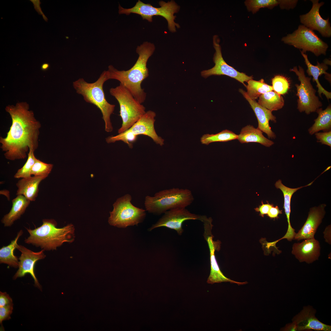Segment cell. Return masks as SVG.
Returning a JSON list of instances; mask_svg holds the SVG:
<instances>
[{"label":"cell","mask_w":331,"mask_h":331,"mask_svg":"<svg viewBox=\"0 0 331 331\" xmlns=\"http://www.w3.org/2000/svg\"><path fill=\"white\" fill-rule=\"evenodd\" d=\"M320 252L319 243L314 238L306 239L301 243H295L292 253L299 262L310 264L318 259Z\"/></svg>","instance_id":"19"},{"label":"cell","mask_w":331,"mask_h":331,"mask_svg":"<svg viewBox=\"0 0 331 331\" xmlns=\"http://www.w3.org/2000/svg\"><path fill=\"white\" fill-rule=\"evenodd\" d=\"M238 137V135L226 129L215 134H204L201 138L200 141L202 144L208 145L213 142H224L237 139Z\"/></svg>","instance_id":"30"},{"label":"cell","mask_w":331,"mask_h":331,"mask_svg":"<svg viewBox=\"0 0 331 331\" xmlns=\"http://www.w3.org/2000/svg\"><path fill=\"white\" fill-rule=\"evenodd\" d=\"M279 5L281 9L289 10L295 8L298 2L297 0H279Z\"/></svg>","instance_id":"37"},{"label":"cell","mask_w":331,"mask_h":331,"mask_svg":"<svg viewBox=\"0 0 331 331\" xmlns=\"http://www.w3.org/2000/svg\"><path fill=\"white\" fill-rule=\"evenodd\" d=\"M294 67L290 71L294 72L298 77L300 83L295 85L298 97L297 108L300 112H305L307 114L316 112L322 105L315 94L316 90L311 83V78L306 77L303 69L301 66Z\"/></svg>","instance_id":"10"},{"label":"cell","mask_w":331,"mask_h":331,"mask_svg":"<svg viewBox=\"0 0 331 331\" xmlns=\"http://www.w3.org/2000/svg\"><path fill=\"white\" fill-rule=\"evenodd\" d=\"M258 103L272 112L282 108L284 105V100L280 95L271 91L261 95L259 97Z\"/></svg>","instance_id":"28"},{"label":"cell","mask_w":331,"mask_h":331,"mask_svg":"<svg viewBox=\"0 0 331 331\" xmlns=\"http://www.w3.org/2000/svg\"><path fill=\"white\" fill-rule=\"evenodd\" d=\"M56 226L53 219H44L40 226L33 230L26 228L30 235L25 239V242L40 247L44 251H50L56 249L64 242L73 241L75 229L72 224L61 228Z\"/></svg>","instance_id":"3"},{"label":"cell","mask_w":331,"mask_h":331,"mask_svg":"<svg viewBox=\"0 0 331 331\" xmlns=\"http://www.w3.org/2000/svg\"><path fill=\"white\" fill-rule=\"evenodd\" d=\"M204 236L205 237V238L209 247L211 264L210 273L208 278L207 283L213 284L215 283L230 282L231 283L237 284L239 285L247 283H248L246 281L240 282L234 281L227 278L223 275L220 270L215 253L217 249L220 248V243L219 242V241H213L212 235L207 236L204 234Z\"/></svg>","instance_id":"20"},{"label":"cell","mask_w":331,"mask_h":331,"mask_svg":"<svg viewBox=\"0 0 331 331\" xmlns=\"http://www.w3.org/2000/svg\"><path fill=\"white\" fill-rule=\"evenodd\" d=\"M281 41L284 43L301 49L305 53L310 51L317 56L326 55L328 45L317 35L314 31L302 25L291 33L283 37Z\"/></svg>","instance_id":"9"},{"label":"cell","mask_w":331,"mask_h":331,"mask_svg":"<svg viewBox=\"0 0 331 331\" xmlns=\"http://www.w3.org/2000/svg\"><path fill=\"white\" fill-rule=\"evenodd\" d=\"M34 152L32 150H29L26 162L22 167L18 170L14 176V178H26L31 177L30 174L31 170L36 158L35 156Z\"/></svg>","instance_id":"32"},{"label":"cell","mask_w":331,"mask_h":331,"mask_svg":"<svg viewBox=\"0 0 331 331\" xmlns=\"http://www.w3.org/2000/svg\"><path fill=\"white\" fill-rule=\"evenodd\" d=\"M317 142L331 147V131L317 132L314 134Z\"/></svg>","instance_id":"36"},{"label":"cell","mask_w":331,"mask_h":331,"mask_svg":"<svg viewBox=\"0 0 331 331\" xmlns=\"http://www.w3.org/2000/svg\"><path fill=\"white\" fill-rule=\"evenodd\" d=\"M325 205L321 204L310 209L305 223L296 233L294 239L299 241L302 239L313 238L318 227L322 222L325 214Z\"/></svg>","instance_id":"18"},{"label":"cell","mask_w":331,"mask_h":331,"mask_svg":"<svg viewBox=\"0 0 331 331\" xmlns=\"http://www.w3.org/2000/svg\"><path fill=\"white\" fill-rule=\"evenodd\" d=\"M46 178L34 176L20 180L16 184L18 188L16 195H22L30 201H35L38 195L39 185Z\"/></svg>","instance_id":"22"},{"label":"cell","mask_w":331,"mask_h":331,"mask_svg":"<svg viewBox=\"0 0 331 331\" xmlns=\"http://www.w3.org/2000/svg\"><path fill=\"white\" fill-rule=\"evenodd\" d=\"M5 110L10 116L12 124L6 136L0 137V147L8 160L24 159L28 150L35 152L38 148L41 124L26 102L9 105Z\"/></svg>","instance_id":"1"},{"label":"cell","mask_w":331,"mask_h":331,"mask_svg":"<svg viewBox=\"0 0 331 331\" xmlns=\"http://www.w3.org/2000/svg\"><path fill=\"white\" fill-rule=\"evenodd\" d=\"M281 330L283 331H297V326L296 323L292 321L291 323L286 324L285 327L282 328Z\"/></svg>","instance_id":"42"},{"label":"cell","mask_w":331,"mask_h":331,"mask_svg":"<svg viewBox=\"0 0 331 331\" xmlns=\"http://www.w3.org/2000/svg\"><path fill=\"white\" fill-rule=\"evenodd\" d=\"M13 303L12 299L6 292H0V307Z\"/></svg>","instance_id":"39"},{"label":"cell","mask_w":331,"mask_h":331,"mask_svg":"<svg viewBox=\"0 0 331 331\" xmlns=\"http://www.w3.org/2000/svg\"><path fill=\"white\" fill-rule=\"evenodd\" d=\"M282 210H280L277 206L275 207L272 206L270 209L267 214V216L270 219H278V215L282 214Z\"/></svg>","instance_id":"40"},{"label":"cell","mask_w":331,"mask_h":331,"mask_svg":"<svg viewBox=\"0 0 331 331\" xmlns=\"http://www.w3.org/2000/svg\"><path fill=\"white\" fill-rule=\"evenodd\" d=\"M237 139L242 143H257L267 147H270L274 144L273 141L264 136L262 131L250 125L242 129Z\"/></svg>","instance_id":"24"},{"label":"cell","mask_w":331,"mask_h":331,"mask_svg":"<svg viewBox=\"0 0 331 331\" xmlns=\"http://www.w3.org/2000/svg\"><path fill=\"white\" fill-rule=\"evenodd\" d=\"M23 233L21 230L17 233L15 239L6 246H3L0 249V263L8 264L9 266L17 268L18 267V259L14 254V249L18 245L17 242Z\"/></svg>","instance_id":"26"},{"label":"cell","mask_w":331,"mask_h":331,"mask_svg":"<svg viewBox=\"0 0 331 331\" xmlns=\"http://www.w3.org/2000/svg\"><path fill=\"white\" fill-rule=\"evenodd\" d=\"M246 87L247 94L252 100H255L261 95L269 91H272V86L265 82L264 79L255 81L253 79L247 82Z\"/></svg>","instance_id":"29"},{"label":"cell","mask_w":331,"mask_h":331,"mask_svg":"<svg viewBox=\"0 0 331 331\" xmlns=\"http://www.w3.org/2000/svg\"><path fill=\"white\" fill-rule=\"evenodd\" d=\"M313 181L309 184L303 186L296 188H291L284 185L282 183L281 180H279L275 184V186L277 188L280 189L283 193L284 197V204L283 208H284L285 214L286 216L288 224V227L287 231L285 235L280 239H286L288 241H291L294 239L296 234L295 230L293 228L291 225L290 222V214L291 213V197L293 194L298 190L302 188L310 185Z\"/></svg>","instance_id":"21"},{"label":"cell","mask_w":331,"mask_h":331,"mask_svg":"<svg viewBox=\"0 0 331 331\" xmlns=\"http://www.w3.org/2000/svg\"><path fill=\"white\" fill-rule=\"evenodd\" d=\"M156 115L155 113L151 110L146 112L137 121L126 131L136 137L139 135L147 136L157 144L162 146L164 144V140L158 135L154 129Z\"/></svg>","instance_id":"15"},{"label":"cell","mask_w":331,"mask_h":331,"mask_svg":"<svg viewBox=\"0 0 331 331\" xmlns=\"http://www.w3.org/2000/svg\"><path fill=\"white\" fill-rule=\"evenodd\" d=\"M155 49L153 44L145 42L137 46L136 52L139 57L135 64L130 69L119 70L110 65L107 70L109 79H114L119 81L120 84L127 89L141 104L144 102L146 96L144 89L141 87V84L149 75L147 63Z\"/></svg>","instance_id":"2"},{"label":"cell","mask_w":331,"mask_h":331,"mask_svg":"<svg viewBox=\"0 0 331 331\" xmlns=\"http://www.w3.org/2000/svg\"><path fill=\"white\" fill-rule=\"evenodd\" d=\"M53 166L52 164L44 163L36 158L31 170L30 174L34 176L47 177L51 171Z\"/></svg>","instance_id":"33"},{"label":"cell","mask_w":331,"mask_h":331,"mask_svg":"<svg viewBox=\"0 0 331 331\" xmlns=\"http://www.w3.org/2000/svg\"><path fill=\"white\" fill-rule=\"evenodd\" d=\"M273 90L280 95H283L288 91L290 87L287 79L282 75L275 76L272 79Z\"/></svg>","instance_id":"34"},{"label":"cell","mask_w":331,"mask_h":331,"mask_svg":"<svg viewBox=\"0 0 331 331\" xmlns=\"http://www.w3.org/2000/svg\"><path fill=\"white\" fill-rule=\"evenodd\" d=\"M49 67V65L48 63H44L41 66V68L43 70H47Z\"/></svg>","instance_id":"43"},{"label":"cell","mask_w":331,"mask_h":331,"mask_svg":"<svg viewBox=\"0 0 331 331\" xmlns=\"http://www.w3.org/2000/svg\"><path fill=\"white\" fill-rule=\"evenodd\" d=\"M132 197L127 194L118 198L113 204V209L110 213L108 222L111 225L119 228L138 225L146 216V211L134 206L131 203Z\"/></svg>","instance_id":"8"},{"label":"cell","mask_w":331,"mask_h":331,"mask_svg":"<svg viewBox=\"0 0 331 331\" xmlns=\"http://www.w3.org/2000/svg\"><path fill=\"white\" fill-rule=\"evenodd\" d=\"M312 6L307 13L299 16L300 22L306 27L312 30L318 32L324 37L331 36V27L329 18L324 19L319 13L320 7L324 2L319 3L318 0H311Z\"/></svg>","instance_id":"13"},{"label":"cell","mask_w":331,"mask_h":331,"mask_svg":"<svg viewBox=\"0 0 331 331\" xmlns=\"http://www.w3.org/2000/svg\"><path fill=\"white\" fill-rule=\"evenodd\" d=\"M213 39V45L215 50L213 58L215 65L210 69L201 71V76L204 78H207L212 75H226L234 78L246 87L244 82H247L249 80L253 79V76H248L245 73L239 72L228 65L223 57L221 48L219 43L220 40L218 36H214Z\"/></svg>","instance_id":"11"},{"label":"cell","mask_w":331,"mask_h":331,"mask_svg":"<svg viewBox=\"0 0 331 331\" xmlns=\"http://www.w3.org/2000/svg\"><path fill=\"white\" fill-rule=\"evenodd\" d=\"M109 79L107 70H104L94 82L89 83L81 78L73 83L77 93L82 95L86 102L94 105L101 110L107 132H112L113 129L110 116L115 106L107 101L103 89L104 83Z\"/></svg>","instance_id":"4"},{"label":"cell","mask_w":331,"mask_h":331,"mask_svg":"<svg viewBox=\"0 0 331 331\" xmlns=\"http://www.w3.org/2000/svg\"><path fill=\"white\" fill-rule=\"evenodd\" d=\"M13 303H12L4 306L0 307V323L3 321L9 320L11 318L10 315L13 309Z\"/></svg>","instance_id":"35"},{"label":"cell","mask_w":331,"mask_h":331,"mask_svg":"<svg viewBox=\"0 0 331 331\" xmlns=\"http://www.w3.org/2000/svg\"><path fill=\"white\" fill-rule=\"evenodd\" d=\"M316 310L311 306H305L303 309L292 318L296 324L297 331L314 330L331 331V326L324 324L315 316Z\"/></svg>","instance_id":"16"},{"label":"cell","mask_w":331,"mask_h":331,"mask_svg":"<svg viewBox=\"0 0 331 331\" xmlns=\"http://www.w3.org/2000/svg\"><path fill=\"white\" fill-rule=\"evenodd\" d=\"M240 92L248 101L253 111L258 122L257 128L266 133L268 138L275 139L276 137L275 133L272 131L269 124V121L276 122V118L272 112L261 106L256 100L251 99L246 92L242 89H239Z\"/></svg>","instance_id":"17"},{"label":"cell","mask_w":331,"mask_h":331,"mask_svg":"<svg viewBox=\"0 0 331 331\" xmlns=\"http://www.w3.org/2000/svg\"><path fill=\"white\" fill-rule=\"evenodd\" d=\"M300 52L304 59L305 63L307 67L306 70L307 73L309 75L313 77V81H315L317 83V87L318 88V92L319 96L321 97V94L323 93L326 96L328 100L331 99V92L325 90L321 86L318 81L319 77L323 74H326L327 77H330L329 74L326 72V70L328 69V65L324 62L320 63L318 62H317L316 65H314L310 62L307 55L306 53H304L301 51Z\"/></svg>","instance_id":"23"},{"label":"cell","mask_w":331,"mask_h":331,"mask_svg":"<svg viewBox=\"0 0 331 331\" xmlns=\"http://www.w3.org/2000/svg\"><path fill=\"white\" fill-rule=\"evenodd\" d=\"M12 207L10 212L1 220L5 226H10L25 212L30 201L22 195H18L12 200Z\"/></svg>","instance_id":"25"},{"label":"cell","mask_w":331,"mask_h":331,"mask_svg":"<svg viewBox=\"0 0 331 331\" xmlns=\"http://www.w3.org/2000/svg\"><path fill=\"white\" fill-rule=\"evenodd\" d=\"M279 0H247L245 4L248 11L254 14L261 8L272 9L279 5Z\"/></svg>","instance_id":"31"},{"label":"cell","mask_w":331,"mask_h":331,"mask_svg":"<svg viewBox=\"0 0 331 331\" xmlns=\"http://www.w3.org/2000/svg\"><path fill=\"white\" fill-rule=\"evenodd\" d=\"M110 94L118 101L120 116L122 121L118 130L119 134L127 130L146 113L145 107L138 101L130 92L121 84L109 89Z\"/></svg>","instance_id":"6"},{"label":"cell","mask_w":331,"mask_h":331,"mask_svg":"<svg viewBox=\"0 0 331 331\" xmlns=\"http://www.w3.org/2000/svg\"><path fill=\"white\" fill-rule=\"evenodd\" d=\"M34 5V8L38 12L39 14H41L44 19L46 21H47L48 19L46 16L44 15L42 12L41 8L40 6V0H31Z\"/></svg>","instance_id":"41"},{"label":"cell","mask_w":331,"mask_h":331,"mask_svg":"<svg viewBox=\"0 0 331 331\" xmlns=\"http://www.w3.org/2000/svg\"><path fill=\"white\" fill-rule=\"evenodd\" d=\"M158 221L149 229L151 231L156 228L165 227L176 230L181 235L183 232L182 224L188 220H199L201 221L203 216L191 213L186 208H179L166 211Z\"/></svg>","instance_id":"12"},{"label":"cell","mask_w":331,"mask_h":331,"mask_svg":"<svg viewBox=\"0 0 331 331\" xmlns=\"http://www.w3.org/2000/svg\"><path fill=\"white\" fill-rule=\"evenodd\" d=\"M159 4L160 7H155L150 4L144 3L139 0L134 7L130 8H124L119 4L118 12L119 14H124L127 15L131 13L138 14L140 15L143 20L146 19L150 22L152 21V17L154 16H162L167 21L169 31L175 32L176 31L175 27L179 28L180 26L175 22L176 16L174 14L179 11L180 6L173 0L167 2L160 1Z\"/></svg>","instance_id":"7"},{"label":"cell","mask_w":331,"mask_h":331,"mask_svg":"<svg viewBox=\"0 0 331 331\" xmlns=\"http://www.w3.org/2000/svg\"><path fill=\"white\" fill-rule=\"evenodd\" d=\"M267 204H264L262 201V204L259 205L258 207L254 208L256 211L260 212L259 215L263 217H264L265 215L268 214L270 208L274 206L272 204H269L268 201H267Z\"/></svg>","instance_id":"38"},{"label":"cell","mask_w":331,"mask_h":331,"mask_svg":"<svg viewBox=\"0 0 331 331\" xmlns=\"http://www.w3.org/2000/svg\"><path fill=\"white\" fill-rule=\"evenodd\" d=\"M194 200L190 190L173 188L159 191L153 196H146L144 204L149 212L160 215L171 209L186 208Z\"/></svg>","instance_id":"5"},{"label":"cell","mask_w":331,"mask_h":331,"mask_svg":"<svg viewBox=\"0 0 331 331\" xmlns=\"http://www.w3.org/2000/svg\"><path fill=\"white\" fill-rule=\"evenodd\" d=\"M16 249L21 252V254L19 258L18 269L13 276V279L15 280L24 276L27 273L29 274L34 279L35 286L41 289V286L35 274L34 266L38 261L46 257L44 252V250L42 249L38 252H34L19 245Z\"/></svg>","instance_id":"14"},{"label":"cell","mask_w":331,"mask_h":331,"mask_svg":"<svg viewBox=\"0 0 331 331\" xmlns=\"http://www.w3.org/2000/svg\"><path fill=\"white\" fill-rule=\"evenodd\" d=\"M316 112L318 114V116L314 120V124L309 128L308 131L309 134L312 135L321 130L325 132L331 131V105H329L324 110L321 108H319Z\"/></svg>","instance_id":"27"}]
</instances>
